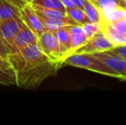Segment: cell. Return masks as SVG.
<instances>
[{
  "mask_svg": "<svg viewBox=\"0 0 126 125\" xmlns=\"http://www.w3.org/2000/svg\"><path fill=\"white\" fill-rule=\"evenodd\" d=\"M30 4L36 5V6L41 7V8L44 9L56 10L66 12L64 6L62 4L60 0H32Z\"/></svg>",
  "mask_w": 126,
  "mask_h": 125,
  "instance_id": "obj_16",
  "label": "cell"
},
{
  "mask_svg": "<svg viewBox=\"0 0 126 125\" xmlns=\"http://www.w3.org/2000/svg\"><path fill=\"white\" fill-rule=\"evenodd\" d=\"M10 53V49H9L8 45L5 43L4 40L2 39V37L0 36V55L4 57V58H7L8 55Z\"/></svg>",
  "mask_w": 126,
  "mask_h": 125,
  "instance_id": "obj_22",
  "label": "cell"
},
{
  "mask_svg": "<svg viewBox=\"0 0 126 125\" xmlns=\"http://www.w3.org/2000/svg\"><path fill=\"white\" fill-rule=\"evenodd\" d=\"M21 18L20 9L8 0H0V19H19Z\"/></svg>",
  "mask_w": 126,
  "mask_h": 125,
  "instance_id": "obj_11",
  "label": "cell"
},
{
  "mask_svg": "<svg viewBox=\"0 0 126 125\" xmlns=\"http://www.w3.org/2000/svg\"><path fill=\"white\" fill-rule=\"evenodd\" d=\"M0 84L5 86L16 85L15 75L0 69Z\"/></svg>",
  "mask_w": 126,
  "mask_h": 125,
  "instance_id": "obj_19",
  "label": "cell"
},
{
  "mask_svg": "<svg viewBox=\"0 0 126 125\" xmlns=\"http://www.w3.org/2000/svg\"><path fill=\"white\" fill-rule=\"evenodd\" d=\"M0 69H3V70H4V71L8 72V73L12 74V75H15V74H14V70H13V69H12L10 62L8 61V59L4 58V57H2L1 55H0Z\"/></svg>",
  "mask_w": 126,
  "mask_h": 125,
  "instance_id": "obj_21",
  "label": "cell"
},
{
  "mask_svg": "<svg viewBox=\"0 0 126 125\" xmlns=\"http://www.w3.org/2000/svg\"><path fill=\"white\" fill-rule=\"evenodd\" d=\"M37 42H38L37 35L22 20V22H20V29L16 35L13 44L10 48V53L17 52L24 47Z\"/></svg>",
  "mask_w": 126,
  "mask_h": 125,
  "instance_id": "obj_6",
  "label": "cell"
},
{
  "mask_svg": "<svg viewBox=\"0 0 126 125\" xmlns=\"http://www.w3.org/2000/svg\"><path fill=\"white\" fill-rule=\"evenodd\" d=\"M106 52L112 54V55L118 56V57L126 60V45H117V46H113L112 48L108 50Z\"/></svg>",
  "mask_w": 126,
  "mask_h": 125,
  "instance_id": "obj_20",
  "label": "cell"
},
{
  "mask_svg": "<svg viewBox=\"0 0 126 125\" xmlns=\"http://www.w3.org/2000/svg\"><path fill=\"white\" fill-rule=\"evenodd\" d=\"M69 31L70 34V51L69 55H70L79 47L82 46L88 41V38L83 33L81 25H78V24L70 25Z\"/></svg>",
  "mask_w": 126,
  "mask_h": 125,
  "instance_id": "obj_9",
  "label": "cell"
},
{
  "mask_svg": "<svg viewBox=\"0 0 126 125\" xmlns=\"http://www.w3.org/2000/svg\"><path fill=\"white\" fill-rule=\"evenodd\" d=\"M105 22H106V21H105ZM106 22L109 23V25L117 33L126 38V15L118 19V20L112 21V22Z\"/></svg>",
  "mask_w": 126,
  "mask_h": 125,
  "instance_id": "obj_17",
  "label": "cell"
},
{
  "mask_svg": "<svg viewBox=\"0 0 126 125\" xmlns=\"http://www.w3.org/2000/svg\"><path fill=\"white\" fill-rule=\"evenodd\" d=\"M70 1L73 3V4L75 5V6L79 7V8H82L84 0H70Z\"/></svg>",
  "mask_w": 126,
  "mask_h": 125,
  "instance_id": "obj_24",
  "label": "cell"
},
{
  "mask_svg": "<svg viewBox=\"0 0 126 125\" xmlns=\"http://www.w3.org/2000/svg\"><path fill=\"white\" fill-rule=\"evenodd\" d=\"M114 45L107 40L102 32L98 31L91 38L88 39V41L82 46L79 47L73 53H98V52H107Z\"/></svg>",
  "mask_w": 126,
  "mask_h": 125,
  "instance_id": "obj_5",
  "label": "cell"
},
{
  "mask_svg": "<svg viewBox=\"0 0 126 125\" xmlns=\"http://www.w3.org/2000/svg\"><path fill=\"white\" fill-rule=\"evenodd\" d=\"M16 77V86L23 89L37 88L49 76L56 75L62 67L40 50L38 43L32 44L7 57Z\"/></svg>",
  "mask_w": 126,
  "mask_h": 125,
  "instance_id": "obj_1",
  "label": "cell"
},
{
  "mask_svg": "<svg viewBox=\"0 0 126 125\" xmlns=\"http://www.w3.org/2000/svg\"><path fill=\"white\" fill-rule=\"evenodd\" d=\"M38 45L40 50L52 61L59 63L63 67V55L60 49V45L55 36L54 32L45 30L38 36Z\"/></svg>",
  "mask_w": 126,
  "mask_h": 125,
  "instance_id": "obj_3",
  "label": "cell"
},
{
  "mask_svg": "<svg viewBox=\"0 0 126 125\" xmlns=\"http://www.w3.org/2000/svg\"><path fill=\"white\" fill-rule=\"evenodd\" d=\"M81 28H82L84 34L89 39V38H91L94 33H96L98 31H100V23L88 22H87V23L82 24Z\"/></svg>",
  "mask_w": 126,
  "mask_h": 125,
  "instance_id": "obj_18",
  "label": "cell"
},
{
  "mask_svg": "<svg viewBox=\"0 0 126 125\" xmlns=\"http://www.w3.org/2000/svg\"><path fill=\"white\" fill-rule=\"evenodd\" d=\"M66 14L78 25H82V24L89 22L88 16L86 15L85 12L83 11L82 8L74 6L70 9H67Z\"/></svg>",
  "mask_w": 126,
  "mask_h": 125,
  "instance_id": "obj_15",
  "label": "cell"
},
{
  "mask_svg": "<svg viewBox=\"0 0 126 125\" xmlns=\"http://www.w3.org/2000/svg\"><path fill=\"white\" fill-rule=\"evenodd\" d=\"M21 22L22 18L7 19V20L0 19V36L7 44L9 49L12 45L16 35L20 29Z\"/></svg>",
  "mask_w": 126,
  "mask_h": 125,
  "instance_id": "obj_8",
  "label": "cell"
},
{
  "mask_svg": "<svg viewBox=\"0 0 126 125\" xmlns=\"http://www.w3.org/2000/svg\"><path fill=\"white\" fill-rule=\"evenodd\" d=\"M8 1L10 2V3H12L13 4H15L16 6L19 9H22V7L27 3L25 0H8Z\"/></svg>",
  "mask_w": 126,
  "mask_h": 125,
  "instance_id": "obj_23",
  "label": "cell"
},
{
  "mask_svg": "<svg viewBox=\"0 0 126 125\" xmlns=\"http://www.w3.org/2000/svg\"><path fill=\"white\" fill-rule=\"evenodd\" d=\"M93 56L106 65L114 74V78L126 81V60L106 52L93 53Z\"/></svg>",
  "mask_w": 126,
  "mask_h": 125,
  "instance_id": "obj_4",
  "label": "cell"
},
{
  "mask_svg": "<svg viewBox=\"0 0 126 125\" xmlns=\"http://www.w3.org/2000/svg\"><path fill=\"white\" fill-rule=\"evenodd\" d=\"M82 10L88 16L89 22H97V23H100L101 22L102 16H101L100 10L92 0H84Z\"/></svg>",
  "mask_w": 126,
  "mask_h": 125,
  "instance_id": "obj_13",
  "label": "cell"
},
{
  "mask_svg": "<svg viewBox=\"0 0 126 125\" xmlns=\"http://www.w3.org/2000/svg\"><path fill=\"white\" fill-rule=\"evenodd\" d=\"M20 15L24 23L37 35V37L45 31L41 20L29 3H26L20 9Z\"/></svg>",
  "mask_w": 126,
  "mask_h": 125,
  "instance_id": "obj_7",
  "label": "cell"
},
{
  "mask_svg": "<svg viewBox=\"0 0 126 125\" xmlns=\"http://www.w3.org/2000/svg\"><path fill=\"white\" fill-rule=\"evenodd\" d=\"M63 66H73L114 78L113 72L105 63L94 57L93 54L72 53L63 58Z\"/></svg>",
  "mask_w": 126,
  "mask_h": 125,
  "instance_id": "obj_2",
  "label": "cell"
},
{
  "mask_svg": "<svg viewBox=\"0 0 126 125\" xmlns=\"http://www.w3.org/2000/svg\"><path fill=\"white\" fill-rule=\"evenodd\" d=\"M125 2H126V0H125Z\"/></svg>",
  "mask_w": 126,
  "mask_h": 125,
  "instance_id": "obj_26",
  "label": "cell"
},
{
  "mask_svg": "<svg viewBox=\"0 0 126 125\" xmlns=\"http://www.w3.org/2000/svg\"><path fill=\"white\" fill-rule=\"evenodd\" d=\"M100 10L101 16L104 13L118 7L126 9V2L125 0H92Z\"/></svg>",
  "mask_w": 126,
  "mask_h": 125,
  "instance_id": "obj_12",
  "label": "cell"
},
{
  "mask_svg": "<svg viewBox=\"0 0 126 125\" xmlns=\"http://www.w3.org/2000/svg\"><path fill=\"white\" fill-rule=\"evenodd\" d=\"M69 26L70 25L64 26V27L54 31L55 36L59 43L60 49L63 55V58H65L70 54V31H69Z\"/></svg>",
  "mask_w": 126,
  "mask_h": 125,
  "instance_id": "obj_10",
  "label": "cell"
},
{
  "mask_svg": "<svg viewBox=\"0 0 126 125\" xmlns=\"http://www.w3.org/2000/svg\"><path fill=\"white\" fill-rule=\"evenodd\" d=\"M40 17V16H39ZM44 26L45 30L48 31H56L61 28L67 25H75L76 24L73 20H61V19H51L40 17Z\"/></svg>",
  "mask_w": 126,
  "mask_h": 125,
  "instance_id": "obj_14",
  "label": "cell"
},
{
  "mask_svg": "<svg viewBox=\"0 0 126 125\" xmlns=\"http://www.w3.org/2000/svg\"><path fill=\"white\" fill-rule=\"evenodd\" d=\"M25 1H26L27 3H30L32 2V0H25Z\"/></svg>",
  "mask_w": 126,
  "mask_h": 125,
  "instance_id": "obj_25",
  "label": "cell"
}]
</instances>
